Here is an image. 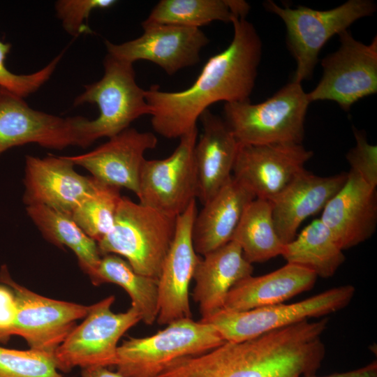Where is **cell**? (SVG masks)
I'll use <instances>...</instances> for the list:
<instances>
[{
  "label": "cell",
  "mask_w": 377,
  "mask_h": 377,
  "mask_svg": "<svg viewBox=\"0 0 377 377\" xmlns=\"http://www.w3.org/2000/svg\"><path fill=\"white\" fill-rule=\"evenodd\" d=\"M114 300V296L110 295L89 306L83 321L74 327L54 353L59 371L115 366L118 341L141 318L131 306L125 312H113L111 308Z\"/></svg>",
  "instance_id": "8"
},
{
  "label": "cell",
  "mask_w": 377,
  "mask_h": 377,
  "mask_svg": "<svg viewBox=\"0 0 377 377\" xmlns=\"http://www.w3.org/2000/svg\"><path fill=\"white\" fill-rule=\"evenodd\" d=\"M101 80L84 86L74 105L96 104L99 114L95 119L77 116L80 147H87L96 140L109 138L129 128L139 117L150 115L145 90L135 81L133 64L107 54Z\"/></svg>",
  "instance_id": "3"
},
{
  "label": "cell",
  "mask_w": 377,
  "mask_h": 377,
  "mask_svg": "<svg viewBox=\"0 0 377 377\" xmlns=\"http://www.w3.org/2000/svg\"><path fill=\"white\" fill-rule=\"evenodd\" d=\"M95 286L111 283L121 286L129 295L131 307L141 321L152 325L158 313V279L140 274L129 263L115 254L103 256L91 282Z\"/></svg>",
  "instance_id": "28"
},
{
  "label": "cell",
  "mask_w": 377,
  "mask_h": 377,
  "mask_svg": "<svg viewBox=\"0 0 377 377\" xmlns=\"http://www.w3.org/2000/svg\"><path fill=\"white\" fill-rule=\"evenodd\" d=\"M255 195L232 175L195 217L194 249L204 256L230 242L247 205Z\"/></svg>",
  "instance_id": "22"
},
{
  "label": "cell",
  "mask_w": 377,
  "mask_h": 377,
  "mask_svg": "<svg viewBox=\"0 0 377 377\" xmlns=\"http://www.w3.org/2000/svg\"><path fill=\"white\" fill-rule=\"evenodd\" d=\"M234 17L236 0H161L143 22L200 29L214 21L231 22Z\"/></svg>",
  "instance_id": "29"
},
{
  "label": "cell",
  "mask_w": 377,
  "mask_h": 377,
  "mask_svg": "<svg viewBox=\"0 0 377 377\" xmlns=\"http://www.w3.org/2000/svg\"><path fill=\"white\" fill-rule=\"evenodd\" d=\"M10 48V43L0 40V87L23 98L36 92L50 79L64 54L60 53L38 71L17 75L10 71L5 64Z\"/></svg>",
  "instance_id": "32"
},
{
  "label": "cell",
  "mask_w": 377,
  "mask_h": 377,
  "mask_svg": "<svg viewBox=\"0 0 377 377\" xmlns=\"http://www.w3.org/2000/svg\"><path fill=\"white\" fill-rule=\"evenodd\" d=\"M225 342L212 324L179 319L151 336L124 341L118 346L114 367L124 377H155L173 361Z\"/></svg>",
  "instance_id": "6"
},
{
  "label": "cell",
  "mask_w": 377,
  "mask_h": 377,
  "mask_svg": "<svg viewBox=\"0 0 377 377\" xmlns=\"http://www.w3.org/2000/svg\"><path fill=\"white\" fill-rule=\"evenodd\" d=\"M328 323L303 321L239 342L226 341L196 355L202 377H306L316 374L325 355Z\"/></svg>",
  "instance_id": "2"
},
{
  "label": "cell",
  "mask_w": 377,
  "mask_h": 377,
  "mask_svg": "<svg viewBox=\"0 0 377 377\" xmlns=\"http://www.w3.org/2000/svg\"><path fill=\"white\" fill-rule=\"evenodd\" d=\"M282 256L287 263L306 267L322 278L333 276L345 260L343 250L320 219L286 244Z\"/></svg>",
  "instance_id": "26"
},
{
  "label": "cell",
  "mask_w": 377,
  "mask_h": 377,
  "mask_svg": "<svg viewBox=\"0 0 377 377\" xmlns=\"http://www.w3.org/2000/svg\"><path fill=\"white\" fill-rule=\"evenodd\" d=\"M264 6L285 24L286 45L296 61L292 80L300 83L311 77L321 49L332 36L376 10V5L370 0H349L326 10L302 6L281 7L269 0Z\"/></svg>",
  "instance_id": "7"
},
{
  "label": "cell",
  "mask_w": 377,
  "mask_h": 377,
  "mask_svg": "<svg viewBox=\"0 0 377 377\" xmlns=\"http://www.w3.org/2000/svg\"><path fill=\"white\" fill-rule=\"evenodd\" d=\"M0 283L8 286L16 298L17 312L12 335L22 337L30 349L54 355L77 321L88 313L89 306L46 297L18 284L6 265L0 270Z\"/></svg>",
  "instance_id": "12"
},
{
  "label": "cell",
  "mask_w": 377,
  "mask_h": 377,
  "mask_svg": "<svg viewBox=\"0 0 377 377\" xmlns=\"http://www.w3.org/2000/svg\"><path fill=\"white\" fill-rule=\"evenodd\" d=\"M81 377H124L117 371H112L108 367H89L82 369Z\"/></svg>",
  "instance_id": "37"
},
{
  "label": "cell",
  "mask_w": 377,
  "mask_h": 377,
  "mask_svg": "<svg viewBox=\"0 0 377 377\" xmlns=\"http://www.w3.org/2000/svg\"><path fill=\"white\" fill-rule=\"evenodd\" d=\"M195 200L176 218L172 244L158 279V313L157 323L168 325L183 318H191L189 286L200 258L192 240V228L197 214Z\"/></svg>",
  "instance_id": "17"
},
{
  "label": "cell",
  "mask_w": 377,
  "mask_h": 377,
  "mask_svg": "<svg viewBox=\"0 0 377 377\" xmlns=\"http://www.w3.org/2000/svg\"><path fill=\"white\" fill-rule=\"evenodd\" d=\"M26 210L45 239L58 247L66 246L73 251L80 267L92 282L102 258L97 242L69 214L45 205L27 206Z\"/></svg>",
  "instance_id": "25"
},
{
  "label": "cell",
  "mask_w": 377,
  "mask_h": 377,
  "mask_svg": "<svg viewBox=\"0 0 377 377\" xmlns=\"http://www.w3.org/2000/svg\"><path fill=\"white\" fill-rule=\"evenodd\" d=\"M355 145L346 154L350 170L359 175L368 185L377 186V147L368 142L365 135L353 129Z\"/></svg>",
  "instance_id": "34"
},
{
  "label": "cell",
  "mask_w": 377,
  "mask_h": 377,
  "mask_svg": "<svg viewBox=\"0 0 377 377\" xmlns=\"http://www.w3.org/2000/svg\"><path fill=\"white\" fill-rule=\"evenodd\" d=\"M155 377H196L193 374L175 363L168 365Z\"/></svg>",
  "instance_id": "38"
},
{
  "label": "cell",
  "mask_w": 377,
  "mask_h": 377,
  "mask_svg": "<svg viewBox=\"0 0 377 377\" xmlns=\"http://www.w3.org/2000/svg\"><path fill=\"white\" fill-rule=\"evenodd\" d=\"M202 133L194 149L198 174V197L202 205L232 175L239 144L231 130L209 109L199 119Z\"/></svg>",
  "instance_id": "23"
},
{
  "label": "cell",
  "mask_w": 377,
  "mask_h": 377,
  "mask_svg": "<svg viewBox=\"0 0 377 377\" xmlns=\"http://www.w3.org/2000/svg\"><path fill=\"white\" fill-rule=\"evenodd\" d=\"M116 3L114 0H60L55 3L58 17L64 29L73 36L91 33L84 23L95 9H105Z\"/></svg>",
  "instance_id": "33"
},
{
  "label": "cell",
  "mask_w": 377,
  "mask_h": 377,
  "mask_svg": "<svg viewBox=\"0 0 377 377\" xmlns=\"http://www.w3.org/2000/svg\"><path fill=\"white\" fill-rule=\"evenodd\" d=\"M142 27L143 34L135 39L121 44L106 40L108 53L132 64L151 61L172 75L198 64L202 49L209 43L198 28L143 22Z\"/></svg>",
  "instance_id": "14"
},
{
  "label": "cell",
  "mask_w": 377,
  "mask_h": 377,
  "mask_svg": "<svg viewBox=\"0 0 377 377\" xmlns=\"http://www.w3.org/2000/svg\"><path fill=\"white\" fill-rule=\"evenodd\" d=\"M339 49L322 59L323 75L307 93L310 102L332 101L345 111L377 92V37L367 45L347 30L339 35Z\"/></svg>",
  "instance_id": "11"
},
{
  "label": "cell",
  "mask_w": 377,
  "mask_h": 377,
  "mask_svg": "<svg viewBox=\"0 0 377 377\" xmlns=\"http://www.w3.org/2000/svg\"><path fill=\"white\" fill-rule=\"evenodd\" d=\"M320 219L343 251L369 239L377 224L376 188L352 171L323 209Z\"/></svg>",
  "instance_id": "19"
},
{
  "label": "cell",
  "mask_w": 377,
  "mask_h": 377,
  "mask_svg": "<svg viewBox=\"0 0 377 377\" xmlns=\"http://www.w3.org/2000/svg\"><path fill=\"white\" fill-rule=\"evenodd\" d=\"M310 103L302 83L292 80L263 102L226 103L225 121L239 145L302 143Z\"/></svg>",
  "instance_id": "5"
},
{
  "label": "cell",
  "mask_w": 377,
  "mask_h": 377,
  "mask_svg": "<svg viewBox=\"0 0 377 377\" xmlns=\"http://www.w3.org/2000/svg\"><path fill=\"white\" fill-rule=\"evenodd\" d=\"M253 271L252 264L232 240L200 258L193 276L195 286L192 297L198 304L201 320L223 309L230 289Z\"/></svg>",
  "instance_id": "21"
},
{
  "label": "cell",
  "mask_w": 377,
  "mask_h": 377,
  "mask_svg": "<svg viewBox=\"0 0 377 377\" xmlns=\"http://www.w3.org/2000/svg\"><path fill=\"white\" fill-rule=\"evenodd\" d=\"M198 133L195 127L183 135L169 156L145 161L137 195L140 204L176 218L196 200L198 182L194 149Z\"/></svg>",
  "instance_id": "10"
},
{
  "label": "cell",
  "mask_w": 377,
  "mask_h": 377,
  "mask_svg": "<svg viewBox=\"0 0 377 377\" xmlns=\"http://www.w3.org/2000/svg\"><path fill=\"white\" fill-rule=\"evenodd\" d=\"M0 377L66 376L59 373L53 355L0 346Z\"/></svg>",
  "instance_id": "31"
},
{
  "label": "cell",
  "mask_w": 377,
  "mask_h": 377,
  "mask_svg": "<svg viewBox=\"0 0 377 377\" xmlns=\"http://www.w3.org/2000/svg\"><path fill=\"white\" fill-rule=\"evenodd\" d=\"M306 377H377V362L374 361L364 367L347 372L334 373L324 376L313 374Z\"/></svg>",
  "instance_id": "36"
},
{
  "label": "cell",
  "mask_w": 377,
  "mask_h": 377,
  "mask_svg": "<svg viewBox=\"0 0 377 377\" xmlns=\"http://www.w3.org/2000/svg\"><path fill=\"white\" fill-rule=\"evenodd\" d=\"M355 290L353 286L344 285L288 304L281 303L244 311L221 309L200 321L214 325L226 341L239 342L310 318L337 312L350 302Z\"/></svg>",
  "instance_id": "9"
},
{
  "label": "cell",
  "mask_w": 377,
  "mask_h": 377,
  "mask_svg": "<svg viewBox=\"0 0 377 377\" xmlns=\"http://www.w3.org/2000/svg\"><path fill=\"white\" fill-rule=\"evenodd\" d=\"M229 45L210 57L188 88L164 91L158 85L145 90L155 132L168 139L180 138L197 127V121L217 102L249 101L262 55V41L246 17H234Z\"/></svg>",
  "instance_id": "1"
},
{
  "label": "cell",
  "mask_w": 377,
  "mask_h": 377,
  "mask_svg": "<svg viewBox=\"0 0 377 377\" xmlns=\"http://www.w3.org/2000/svg\"><path fill=\"white\" fill-rule=\"evenodd\" d=\"M29 143L58 150L80 147L77 117L63 118L36 110L23 98L0 87V155Z\"/></svg>",
  "instance_id": "15"
},
{
  "label": "cell",
  "mask_w": 377,
  "mask_h": 377,
  "mask_svg": "<svg viewBox=\"0 0 377 377\" xmlns=\"http://www.w3.org/2000/svg\"><path fill=\"white\" fill-rule=\"evenodd\" d=\"M312 156L302 143L239 145L232 175L256 198L272 202Z\"/></svg>",
  "instance_id": "13"
},
{
  "label": "cell",
  "mask_w": 377,
  "mask_h": 377,
  "mask_svg": "<svg viewBox=\"0 0 377 377\" xmlns=\"http://www.w3.org/2000/svg\"><path fill=\"white\" fill-rule=\"evenodd\" d=\"M120 189L98 181L94 193L80 204L71 214L77 225L97 243L113 228L122 197Z\"/></svg>",
  "instance_id": "30"
},
{
  "label": "cell",
  "mask_w": 377,
  "mask_h": 377,
  "mask_svg": "<svg viewBox=\"0 0 377 377\" xmlns=\"http://www.w3.org/2000/svg\"><path fill=\"white\" fill-rule=\"evenodd\" d=\"M346 178L347 172L322 177L304 169L271 202L274 226L284 244L295 237L306 218L323 209Z\"/></svg>",
  "instance_id": "20"
},
{
  "label": "cell",
  "mask_w": 377,
  "mask_h": 377,
  "mask_svg": "<svg viewBox=\"0 0 377 377\" xmlns=\"http://www.w3.org/2000/svg\"><path fill=\"white\" fill-rule=\"evenodd\" d=\"M317 277L306 267L287 263L270 273L251 275L237 283L227 295L223 309L244 311L283 303L311 289Z\"/></svg>",
  "instance_id": "24"
},
{
  "label": "cell",
  "mask_w": 377,
  "mask_h": 377,
  "mask_svg": "<svg viewBox=\"0 0 377 377\" xmlns=\"http://www.w3.org/2000/svg\"><path fill=\"white\" fill-rule=\"evenodd\" d=\"M176 218L122 196L112 230L97 243L99 252L123 256L137 273L158 279Z\"/></svg>",
  "instance_id": "4"
},
{
  "label": "cell",
  "mask_w": 377,
  "mask_h": 377,
  "mask_svg": "<svg viewBox=\"0 0 377 377\" xmlns=\"http://www.w3.org/2000/svg\"><path fill=\"white\" fill-rule=\"evenodd\" d=\"M251 264L282 256L284 244L273 221L270 201L254 198L246 207L232 237Z\"/></svg>",
  "instance_id": "27"
},
{
  "label": "cell",
  "mask_w": 377,
  "mask_h": 377,
  "mask_svg": "<svg viewBox=\"0 0 377 377\" xmlns=\"http://www.w3.org/2000/svg\"><path fill=\"white\" fill-rule=\"evenodd\" d=\"M17 302L15 294L7 285L0 283V342L8 339L15 325Z\"/></svg>",
  "instance_id": "35"
},
{
  "label": "cell",
  "mask_w": 377,
  "mask_h": 377,
  "mask_svg": "<svg viewBox=\"0 0 377 377\" xmlns=\"http://www.w3.org/2000/svg\"><path fill=\"white\" fill-rule=\"evenodd\" d=\"M157 143L153 133L128 128L87 153L68 157L98 181L126 188L138 195L145 154Z\"/></svg>",
  "instance_id": "18"
},
{
  "label": "cell",
  "mask_w": 377,
  "mask_h": 377,
  "mask_svg": "<svg viewBox=\"0 0 377 377\" xmlns=\"http://www.w3.org/2000/svg\"><path fill=\"white\" fill-rule=\"evenodd\" d=\"M74 165L68 156H26L22 198L26 207L45 205L71 216L98 184L92 176L77 173Z\"/></svg>",
  "instance_id": "16"
}]
</instances>
